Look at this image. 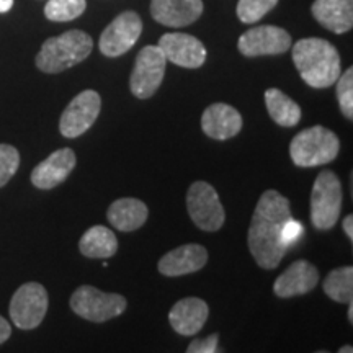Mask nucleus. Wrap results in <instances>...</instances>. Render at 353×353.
Wrapping results in <instances>:
<instances>
[{"instance_id":"obj_1","label":"nucleus","mask_w":353,"mask_h":353,"mask_svg":"<svg viewBox=\"0 0 353 353\" xmlns=\"http://www.w3.org/2000/svg\"><path fill=\"white\" fill-rule=\"evenodd\" d=\"M291 216V205L276 190H267L255 206L247 244L260 267L273 270L280 265L288 249L283 241V228Z\"/></svg>"},{"instance_id":"obj_2","label":"nucleus","mask_w":353,"mask_h":353,"mask_svg":"<svg viewBox=\"0 0 353 353\" xmlns=\"http://www.w3.org/2000/svg\"><path fill=\"white\" fill-rule=\"evenodd\" d=\"M293 63L303 81L314 88L334 85L342 72L337 48L322 38H303L294 43Z\"/></svg>"},{"instance_id":"obj_3","label":"nucleus","mask_w":353,"mask_h":353,"mask_svg":"<svg viewBox=\"0 0 353 353\" xmlns=\"http://www.w3.org/2000/svg\"><path fill=\"white\" fill-rule=\"evenodd\" d=\"M94 50V39L81 30H69L59 37L48 38L37 54V68L46 74L64 72L81 64Z\"/></svg>"},{"instance_id":"obj_4","label":"nucleus","mask_w":353,"mask_h":353,"mask_svg":"<svg viewBox=\"0 0 353 353\" xmlns=\"http://www.w3.org/2000/svg\"><path fill=\"white\" fill-rule=\"evenodd\" d=\"M341 143L334 131L317 125L303 130L290 144V157L298 167H317L332 162L339 156Z\"/></svg>"},{"instance_id":"obj_5","label":"nucleus","mask_w":353,"mask_h":353,"mask_svg":"<svg viewBox=\"0 0 353 353\" xmlns=\"http://www.w3.org/2000/svg\"><path fill=\"white\" fill-rule=\"evenodd\" d=\"M343 190L339 176L332 170L317 175L311 193V223L319 231L332 229L342 211Z\"/></svg>"},{"instance_id":"obj_6","label":"nucleus","mask_w":353,"mask_h":353,"mask_svg":"<svg viewBox=\"0 0 353 353\" xmlns=\"http://www.w3.org/2000/svg\"><path fill=\"white\" fill-rule=\"evenodd\" d=\"M125 296L118 293H105L94 286H79L70 296V307L82 319L90 322H107L123 314L126 309Z\"/></svg>"},{"instance_id":"obj_7","label":"nucleus","mask_w":353,"mask_h":353,"mask_svg":"<svg viewBox=\"0 0 353 353\" xmlns=\"http://www.w3.org/2000/svg\"><path fill=\"white\" fill-rule=\"evenodd\" d=\"M165 64L167 59L164 52L161 51L157 44L143 48L136 57L134 68L131 72V94L141 100L151 99L164 81Z\"/></svg>"},{"instance_id":"obj_8","label":"nucleus","mask_w":353,"mask_h":353,"mask_svg":"<svg viewBox=\"0 0 353 353\" xmlns=\"http://www.w3.org/2000/svg\"><path fill=\"white\" fill-rule=\"evenodd\" d=\"M48 304H50V298H48L46 288L30 281V283L21 285L12 296L10 307H8L10 319L19 329H37L46 316Z\"/></svg>"},{"instance_id":"obj_9","label":"nucleus","mask_w":353,"mask_h":353,"mask_svg":"<svg viewBox=\"0 0 353 353\" xmlns=\"http://www.w3.org/2000/svg\"><path fill=\"white\" fill-rule=\"evenodd\" d=\"M187 210L190 218L201 231L214 232L223 228L226 221L219 195L208 182H195L188 188Z\"/></svg>"},{"instance_id":"obj_10","label":"nucleus","mask_w":353,"mask_h":353,"mask_svg":"<svg viewBox=\"0 0 353 353\" xmlns=\"http://www.w3.org/2000/svg\"><path fill=\"white\" fill-rule=\"evenodd\" d=\"M143 32V21L136 12H123L101 33L99 48L107 57H118L138 43Z\"/></svg>"},{"instance_id":"obj_11","label":"nucleus","mask_w":353,"mask_h":353,"mask_svg":"<svg viewBox=\"0 0 353 353\" xmlns=\"http://www.w3.org/2000/svg\"><path fill=\"white\" fill-rule=\"evenodd\" d=\"M101 110V99L95 90H83L65 107L61 114L59 131L64 138L74 139L88 131Z\"/></svg>"},{"instance_id":"obj_12","label":"nucleus","mask_w":353,"mask_h":353,"mask_svg":"<svg viewBox=\"0 0 353 353\" xmlns=\"http://www.w3.org/2000/svg\"><path fill=\"white\" fill-rule=\"evenodd\" d=\"M291 37L286 30L273 25H262L241 34L239 52L245 57L283 54L291 48Z\"/></svg>"},{"instance_id":"obj_13","label":"nucleus","mask_w":353,"mask_h":353,"mask_svg":"<svg viewBox=\"0 0 353 353\" xmlns=\"http://www.w3.org/2000/svg\"><path fill=\"white\" fill-rule=\"evenodd\" d=\"M165 59L185 69H198L206 61V48L200 39L187 33H167L159 39Z\"/></svg>"},{"instance_id":"obj_14","label":"nucleus","mask_w":353,"mask_h":353,"mask_svg":"<svg viewBox=\"0 0 353 353\" xmlns=\"http://www.w3.org/2000/svg\"><path fill=\"white\" fill-rule=\"evenodd\" d=\"M77 157L72 149H57L50 157L34 167L32 172V183L39 190H51L68 180L76 169Z\"/></svg>"},{"instance_id":"obj_15","label":"nucleus","mask_w":353,"mask_h":353,"mask_svg":"<svg viewBox=\"0 0 353 353\" xmlns=\"http://www.w3.org/2000/svg\"><path fill=\"white\" fill-rule=\"evenodd\" d=\"M319 283V272L307 260H296L276 278L273 291L278 298H294L309 293Z\"/></svg>"},{"instance_id":"obj_16","label":"nucleus","mask_w":353,"mask_h":353,"mask_svg":"<svg viewBox=\"0 0 353 353\" xmlns=\"http://www.w3.org/2000/svg\"><path fill=\"white\" fill-rule=\"evenodd\" d=\"M203 0H151V15L157 23L182 28L200 19Z\"/></svg>"},{"instance_id":"obj_17","label":"nucleus","mask_w":353,"mask_h":353,"mask_svg":"<svg viewBox=\"0 0 353 353\" xmlns=\"http://www.w3.org/2000/svg\"><path fill=\"white\" fill-rule=\"evenodd\" d=\"M208 262V250L200 244H185L159 260V272L165 276H182L201 270Z\"/></svg>"},{"instance_id":"obj_18","label":"nucleus","mask_w":353,"mask_h":353,"mask_svg":"<svg viewBox=\"0 0 353 353\" xmlns=\"http://www.w3.org/2000/svg\"><path fill=\"white\" fill-rule=\"evenodd\" d=\"M201 130L210 138L226 141L242 130V117L228 103H213L203 112Z\"/></svg>"},{"instance_id":"obj_19","label":"nucleus","mask_w":353,"mask_h":353,"mask_svg":"<svg viewBox=\"0 0 353 353\" xmlns=\"http://www.w3.org/2000/svg\"><path fill=\"white\" fill-rule=\"evenodd\" d=\"M210 307L200 298H183L174 304L169 312L172 329L180 335H195L208 319Z\"/></svg>"},{"instance_id":"obj_20","label":"nucleus","mask_w":353,"mask_h":353,"mask_svg":"<svg viewBox=\"0 0 353 353\" xmlns=\"http://www.w3.org/2000/svg\"><path fill=\"white\" fill-rule=\"evenodd\" d=\"M312 17L335 34L350 32L353 26V0H316Z\"/></svg>"},{"instance_id":"obj_21","label":"nucleus","mask_w":353,"mask_h":353,"mask_svg":"<svg viewBox=\"0 0 353 353\" xmlns=\"http://www.w3.org/2000/svg\"><path fill=\"white\" fill-rule=\"evenodd\" d=\"M149 210L138 198H120L110 205L107 218L114 229L131 232L139 229L148 221Z\"/></svg>"},{"instance_id":"obj_22","label":"nucleus","mask_w":353,"mask_h":353,"mask_svg":"<svg viewBox=\"0 0 353 353\" xmlns=\"http://www.w3.org/2000/svg\"><path fill=\"white\" fill-rule=\"evenodd\" d=\"M79 250L87 259H110L117 254L118 239L112 229L105 226H92L81 237Z\"/></svg>"},{"instance_id":"obj_23","label":"nucleus","mask_w":353,"mask_h":353,"mask_svg":"<svg viewBox=\"0 0 353 353\" xmlns=\"http://www.w3.org/2000/svg\"><path fill=\"white\" fill-rule=\"evenodd\" d=\"M265 105L268 114L276 125L285 128L296 126L301 120V108L293 99H290L280 88H268L265 92Z\"/></svg>"},{"instance_id":"obj_24","label":"nucleus","mask_w":353,"mask_h":353,"mask_svg":"<svg viewBox=\"0 0 353 353\" xmlns=\"http://www.w3.org/2000/svg\"><path fill=\"white\" fill-rule=\"evenodd\" d=\"M322 288L334 301L343 304L353 301V267L335 268L325 276Z\"/></svg>"},{"instance_id":"obj_25","label":"nucleus","mask_w":353,"mask_h":353,"mask_svg":"<svg viewBox=\"0 0 353 353\" xmlns=\"http://www.w3.org/2000/svg\"><path fill=\"white\" fill-rule=\"evenodd\" d=\"M85 8V0H48L44 15L51 21H70L79 19Z\"/></svg>"},{"instance_id":"obj_26","label":"nucleus","mask_w":353,"mask_h":353,"mask_svg":"<svg viewBox=\"0 0 353 353\" xmlns=\"http://www.w3.org/2000/svg\"><path fill=\"white\" fill-rule=\"evenodd\" d=\"M278 0H239L237 17L242 23H255L262 20L268 12L273 10Z\"/></svg>"},{"instance_id":"obj_27","label":"nucleus","mask_w":353,"mask_h":353,"mask_svg":"<svg viewBox=\"0 0 353 353\" xmlns=\"http://www.w3.org/2000/svg\"><path fill=\"white\" fill-rule=\"evenodd\" d=\"M335 82L341 112L347 120H353V69L348 68L345 72H341Z\"/></svg>"},{"instance_id":"obj_28","label":"nucleus","mask_w":353,"mask_h":353,"mask_svg":"<svg viewBox=\"0 0 353 353\" xmlns=\"http://www.w3.org/2000/svg\"><path fill=\"white\" fill-rule=\"evenodd\" d=\"M20 167V152L10 144H0V188L10 182Z\"/></svg>"},{"instance_id":"obj_29","label":"nucleus","mask_w":353,"mask_h":353,"mask_svg":"<svg viewBox=\"0 0 353 353\" xmlns=\"http://www.w3.org/2000/svg\"><path fill=\"white\" fill-rule=\"evenodd\" d=\"M218 341H219V335L211 334L210 337L203 339V341H193L188 345L187 352L188 353H216L219 352Z\"/></svg>"},{"instance_id":"obj_30","label":"nucleus","mask_w":353,"mask_h":353,"mask_svg":"<svg viewBox=\"0 0 353 353\" xmlns=\"http://www.w3.org/2000/svg\"><path fill=\"white\" fill-rule=\"evenodd\" d=\"M303 232V226L301 223H298V221H294L293 218H291L288 223L285 224L283 228V241L286 245H291L293 242L298 241V237L301 236Z\"/></svg>"},{"instance_id":"obj_31","label":"nucleus","mask_w":353,"mask_h":353,"mask_svg":"<svg viewBox=\"0 0 353 353\" xmlns=\"http://www.w3.org/2000/svg\"><path fill=\"white\" fill-rule=\"evenodd\" d=\"M10 335H12L10 324H8V321H6L2 316H0V343L7 342L8 339H10Z\"/></svg>"},{"instance_id":"obj_32","label":"nucleus","mask_w":353,"mask_h":353,"mask_svg":"<svg viewBox=\"0 0 353 353\" xmlns=\"http://www.w3.org/2000/svg\"><path fill=\"white\" fill-rule=\"evenodd\" d=\"M342 226H343V232H345L348 239L352 241L353 239V216L352 214H348V216H345V218H343Z\"/></svg>"},{"instance_id":"obj_33","label":"nucleus","mask_w":353,"mask_h":353,"mask_svg":"<svg viewBox=\"0 0 353 353\" xmlns=\"http://www.w3.org/2000/svg\"><path fill=\"white\" fill-rule=\"evenodd\" d=\"M13 7V0H0V13H7Z\"/></svg>"},{"instance_id":"obj_34","label":"nucleus","mask_w":353,"mask_h":353,"mask_svg":"<svg viewBox=\"0 0 353 353\" xmlns=\"http://www.w3.org/2000/svg\"><path fill=\"white\" fill-rule=\"evenodd\" d=\"M348 321L353 322V303H348Z\"/></svg>"},{"instance_id":"obj_35","label":"nucleus","mask_w":353,"mask_h":353,"mask_svg":"<svg viewBox=\"0 0 353 353\" xmlns=\"http://www.w3.org/2000/svg\"><path fill=\"white\" fill-rule=\"evenodd\" d=\"M352 352H353V348L350 345H345V347L339 348V353H352Z\"/></svg>"}]
</instances>
